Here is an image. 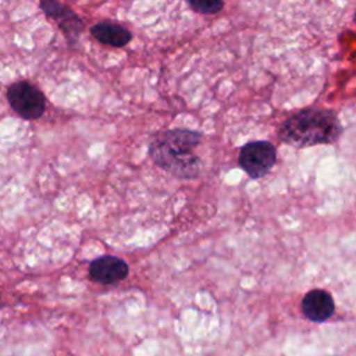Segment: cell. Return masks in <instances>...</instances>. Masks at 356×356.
Instances as JSON below:
<instances>
[{
  "mask_svg": "<svg viewBox=\"0 0 356 356\" xmlns=\"http://www.w3.org/2000/svg\"><path fill=\"white\" fill-rule=\"evenodd\" d=\"M10 107L24 120H38L46 110V97L43 92L28 81L11 83L6 92Z\"/></svg>",
  "mask_w": 356,
  "mask_h": 356,
  "instance_id": "3957f363",
  "label": "cell"
},
{
  "mask_svg": "<svg viewBox=\"0 0 356 356\" xmlns=\"http://www.w3.org/2000/svg\"><path fill=\"white\" fill-rule=\"evenodd\" d=\"M238 163L250 178H263L277 163V149L268 140L248 142L239 150Z\"/></svg>",
  "mask_w": 356,
  "mask_h": 356,
  "instance_id": "277c9868",
  "label": "cell"
},
{
  "mask_svg": "<svg viewBox=\"0 0 356 356\" xmlns=\"http://www.w3.org/2000/svg\"><path fill=\"white\" fill-rule=\"evenodd\" d=\"M39 7L46 17L57 22L58 28L63 31L70 43H74L79 38L81 32L83 31V21L74 13L72 8L53 0H43L39 3Z\"/></svg>",
  "mask_w": 356,
  "mask_h": 356,
  "instance_id": "5b68a950",
  "label": "cell"
},
{
  "mask_svg": "<svg viewBox=\"0 0 356 356\" xmlns=\"http://www.w3.org/2000/svg\"><path fill=\"white\" fill-rule=\"evenodd\" d=\"M343 132L338 114L331 108H303L285 118L277 138L296 149L337 142Z\"/></svg>",
  "mask_w": 356,
  "mask_h": 356,
  "instance_id": "7a4b0ae2",
  "label": "cell"
},
{
  "mask_svg": "<svg viewBox=\"0 0 356 356\" xmlns=\"http://www.w3.org/2000/svg\"><path fill=\"white\" fill-rule=\"evenodd\" d=\"M334 310V299L324 289H313L302 300V312L312 321H324L332 316Z\"/></svg>",
  "mask_w": 356,
  "mask_h": 356,
  "instance_id": "52a82bcc",
  "label": "cell"
},
{
  "mask_svg": "<svg viewBox=\"0 0 356 356\" xmlns=\"http://www.w3.org/2000/svg\"><path fill=\"white\" fill-rule=\"evenodd\" d=\"M128 273L129 267L127 261L111 254L100 256L89 264V278L103 285L120 282L128 275Z\"/></svg>",
  "mask_w": 356,
  "mask_h": 356,
  "instance_id": "8992f818",
  "label": "cell"
},
{
  "mask_svg": "<svg viewBox=\"0 0 356 356\" xmlns=\"http://www.w3.org/2000/svg\"><path fill=\"white\" fill-rule=\"evenodd\" d=\"M188 6L196 13L211 15L221 11L224 3L220 0H189Z\"/></svg>",
  "mask_w": 356,
  "mask_h": 356,
  "instance_id": "9c48e42d",
  "label": "cell"
},
{
  "mask_svg": "<svg viewBox=\"0 0 356 356\" xmlns=\"http://www.w3.org/2000/svg\"><path fill=\"white\" fill-rule=\"evenodd\" d=\"M202 132L172 128L159 132L149 145L152 161L179 179H195L200 174L202 161L195 149L202 142Z\"/></svg>",
  "mask_w": 356,
  "mask_h": 356,
  "instance_id": "6da1fadb",
  "label": "cell"
},
{
  "mask_svg": "<svg viewBox=\"0 0 356 356\" xmlns=\"http://www.w3.org/2000/svg\"><path fill=\"white\" fill-rule=\"evenodd\" d=\"M92 36L102 44L111 47H124L132 39V33L124 25L111 21H99L90 26Z\"/></svg>",
  "mask_w": 356,
  "mask_h": 356,
  "instance_id": "ba28073f",
  "label": "cell"
}]
</instances>
